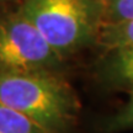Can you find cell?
<instances>
[{"instance_id": "1", "label": "cell", "mask_w": 133, "mask_h": 133, "mask_svg": "<svg viewBox=\"0 0 133 133\" xmlns=\"http://www.w3.org/2000/svg\"><path fill=\"white\" fill-rule=\"evenodd\" d=\"M0 102L27 116L48 133H74L80 101L64 73H0Z\"/></svg>"}, {"instance_id": "2", "label": "cell", "mask_w": 133, "mask_h": 133, "mask_svg": "<svg viewBox=\"0 0 133 133\" xmlns=\"http://www.w3.org/2000/svg\"><path fill=\"white\" fill-rule=\"evenodd\" d=\"M17 10L64 61L96 46L102 26L101 0H21Z\"/></svg>"}, {"instance_id": "3", "label": "cell", "mask_w": 133, "mask_h": 133, "mask_svg": "<svg viewBox=\"0 0 133 133\" xmlns=\"http://www.w3.org/2000/svg\"><path fill=\"white\" fill-rule=\"evenodd\" d=\"M65 61L17 9L0 14V73L51 70L64 73Z\"/></svg>"}, {"instance_id": "4", "label": "cell", "mask_w": 133, "mask_h": 133, "mask_svg": "<svg viewBox=\"0 0 133 133\" xmlns=\"http://www.w3.org/2000/svg\"><path fill=\"white\" fill-rule=\"evenodd\" d=\"M95 75L109 88L128 89L133 85V46L104 51L95 65Z\"/></svg>"}, {"instance_id": "5", "label": "cell", "mask_w": 133, "mask_h": 133, "mask_svg": "<svg viewBox=\"0 0 133 133\" xmlns=\"http://www.w3.org/2000/svg\"><path fill=\"white\" fill-rule=\"evenodd\" d=\"M96 46L102 51L133 46V20L118 24H106L100 29Z\"/></svg>"}, {"instance_id": "6", "label": "cell", "mask_w": 133, "mask_h": 133, "mask_svg": "<svg viewBox=\"0 0 133 133\" xmlns=\"http://www.w3.org/2000/svg\"><path fill=\"white\" fill-rule=\"evenodd\" d=\"M0 133H48L27 116L0 102Z\"/></svg>"}, {"instance_id": "7", "label": "cell", "mask_w": 133, "mask_h": 133, "mask_svg": "<svg viewBox=\"0 0 133 133\" xmlns=\"http://www.w3.org/2000/svg\"><path fill=\"white\" fill-rule=\"evenodd\" d=\"M128 102L119 111L105 118L99 124L101 133H118L127 129H133V85L128 88Z\"/></svg>"}, {"instance_id": "8", "label": "cell", "mask_w": 133, "mask_h": 133, "mask_svg": "<svg viewBox=\"0 0 133 133\" xmlns=\"http://www.w3.org/2000/svg\"><path fill=\"white\" fill-rule=\"evenodd\" d=\"M102 25L133 20V0H101Z\"/></svg>"}, {"instance_id": "9", "label": "cell", "mask_w": 133, "mask_h": 133, "mask_svg": "<svg viewBox=\"0 0 133 133\" xmlns=\"http://www.w3.org/2000/svg\"><path fill=\"white\" fill-rule=\"evenodd\" d=\"M21 0H0V5L10 4V3H20Z\"/></svg>"}]
</instances>
